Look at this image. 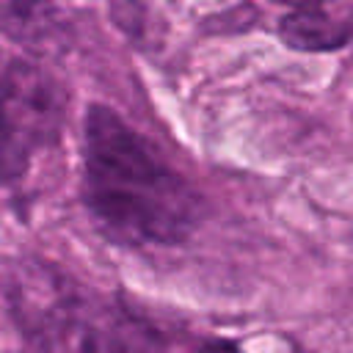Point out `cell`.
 <instances>
[{
	"label": "cell",
	"mask_w": 353,
	"mask_h": 353,
	"mask_svg": "<svg viewBox=\"0 0 353 353\" xmlns=\"http://www.w3.org/2000/svg\"><path fill=\"white\" fill-rule=\"evenodd\" d=\"M83 196L99 229L124 245H176L199 221L196 190L105 105L85 113Z\"/></svg>",
	"instance_id": "1"
},
{
	"label": "cell",
	"mask_w": 353,
	"mask_h": 353,
	"mask_svg": "<svg viewBox=\"0 0 353 353\" xmlns=\"http://www.w3.org/2000/svg\"><path fill=\"white\" fill-rule=\"evenodd\" d=\"M63 85L33 61L0 72V182H19L33 157L50 149L63 127Z\"/></svg>",
	"instance_id": "2"
},
{
	"label": "cell",
	"mask_w": 353,
	"mask_h": 353,
	"mask_svg": "<svg viewBox=\"0 0 353 353\" xmlns=\"http://www.w3.org/2000/svg\"><path fill=\"white\" fill-rule=\"evenodd\" d=\"M80 353H165L160 334L121 306L91 312L80 325Z\"/></svg>",
	"instance_id": "3"
},
{
	"label": "cell",
	"mask_w": 353,
	"mask_h": 353,
	"mask_svg": "<svg viewBox=\"0 0 353 353\" xmlns=\"http://www.w3.org/2000/svg\"><path fill=\"white\" fill-rule=\"evenodd\" d=\"M279 36L287 47L303 52L339 50L353 39V11L328 8L323 0H303L279 22Z\"/></svg>",
	"instance_id": "4"
},
{
	"label": "cell",
	"mask_w": 353,
	"mask_h": 353,
	"mask_svg": "<svg viewBox=\"0 0 353 353\" xmlns=\"http://www.w3.org/2000/svg\"><path fill=\"white\" fill-rule=\"evenodd\" d=\"M0 25L17 39H41L50 30L44 0H0Z\"/></svg>",
	"instance_id": "5"
},
{
	"label": "cell",
	"mask_w": 353,
	"mask_h": 353,
	"mask_svg": "<svg viewBox=\"0 0 353 353\" xmlns=\"http://www.w3.org/2000/svg\"><path fill=\"white\" fill-rule=\"evenodd\" d=\"M204 353H237V347L229 345V342H215V345H210Z\"/></svg>",
	"instance_id": "6"
}]
</instances>
